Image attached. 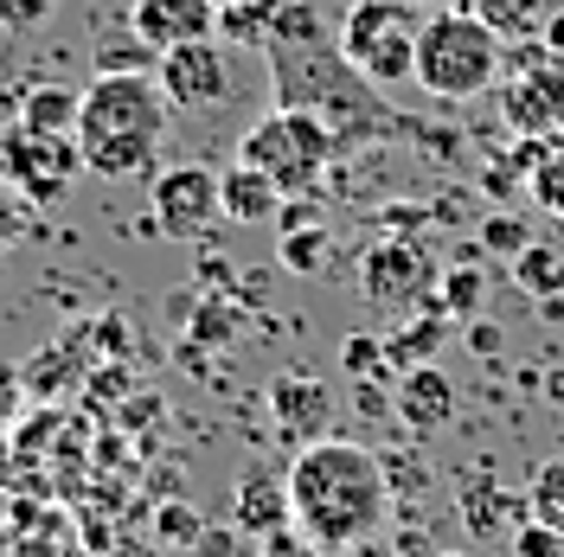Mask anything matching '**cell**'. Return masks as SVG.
Here are the masks:
<instances>
[{
    "label": "cell",
    "mask_w": 564,
    "mask_h": 557,
    "mask_svg": "<svg viewBox=\"0 0 564 557\" xmlns=\"http://www.w3.org/2000/svg\"><path fill=\"white\" fill-rule=\"evenodd\" d=\"M443 557H462V551H443Z\"/></svg>",
    "instance_id": "8d00e7d4"
},
{
    "label": "cell",
    "mask_w": 564,
    "mask_h": 557,
    "mask_svg": "<svg viewBox=\"0 0 564 557\" xmlns=\"http://www.w3.org/2000/svg\"><path fill=\"white\" fill-rule=\"evenodd\" d=\"M238 161H250L257 174L276 179L282 199H302V193H315L321 179L334 174V161H340V141L327 135V122H315L308 109H270V116H257L238 141Z\"/></svg>",
    "instance_id": "5b68a950"
},
{
    "label": "cell",
    "mask_w": 564,
    "mask_h": 557,
    "mask_svg": "<svg viewBox=\"0 0 564 557\" xmlns=\"http://www.w3.org/2000/svg\"><path fill=\"white\" fill-rule=\"evenodd\" d=\"M430 308H436V314H475V308H481V270H468V263H456L449 276L436 282Z\"/></svg>",
    "instance_id": "484cf974"
},
{
    "label": "cell",
    "mask_w": 564,
    "mask_h": 557,
    "mask_svg": "<svg viewBox=\"0 0 564 557\" xmlns=\"http://www.w3.org/2000/svg\"><path fill=\"white\" fill-rule=\"evenodd\" d=\"M0 167L20 193H33L39 206L58 199L70 179L84 174V154H77V135H45V129H7L0 135Z\"/></svg>",
    "instance_id": "9c48e42d"
},
{
    "label": "cell",
    "mask_w": 564,
    "mask_h": 557,
    "mask_svg": "<svg viewBox=\"0 0 564 557\" xmlns=\"http://www.w3.org/2000/svg\"><path fill=\"white\" fill-rule=\"evenodd\" d=\"M167 90L154 70H90L77 97V154L90 179H141L154 174L167 141Z\"/></svg>",
    "instance_id": "3957f363"
},
{
    "label": "cell",
    "mask_w": 564,
    "mask_h": 557,
    "mask_svg": "<svg viewBox=\"0 0 564 557\" xmlns=\"http://www.w3.org/2000/svg\"><path fill=\"white\" fill-rule=\"evenodd\" d=\"M456 7H468L481 26H494V33L507 39H539V26H545V7L539 0H456Z\"/></svg>",
    "instance_id": "44dd1931"
},
{
    "label": "cell",
    "mask_w": 564,
    "mask_h": 557,
    "mask_svg": "<svg viewBox=\"0 0 564 557\" xmlns=\"http://www.w3.org/2000/svg\"><path fill=\"white\" fill-rule=\"evenodd\" d=\"M443 334H449V314L423 308L417 320H404L398 334H386V365H391V372L430 365V359H436V347H443Z\"/></svg>",
    "instance_id": "ac0fdd59"
},
{
    "label": "cell",
    "mask_w": 564,
    "mask_h": 557,
    "mask_svg": "<svg viewBox=\"0 0 564 557\" xmlns=\"http://www.w3.org/2000/svg\"><path fill=\"white\" fill-rule=\"evenodd\" d=\"M154 77H161V90H167V103L186 109V116H206V109L231 103V90H238V70H231V45L212 33V39H186L174 52H161L154 58Z\"/></svg>",
    "instance_id": "52a82bcc"
},
{
    "label": "cell",
    "mask_w": 564,
    "mask_h": 557,
    "mask_svg": "<svg viewBox=\"0 0 564 557\" xmlns=\"http://www.w3.org/2000/svg\"><path fill=\"white\" fill-rule=\"evenodd\" d=\"M129 33L148 52H174L186 39L218 33V7L212 0H129Z\"/></svg>",
    "instance_id": "4fadbf2b"
},
{
    "label": "cell",
    "mask_w": 564,
    "mask_h": 557,
    "mask_svg": "<svg viewBox=\"0 0 564 557\" xmlns=\"http://www.w3.org/2000/svg\"><path fill=\"white\" fill-rule=\"evenodd\" d=\"M340 557H398V551H391L386 538H359V545H347Z\"/></svg>",
    "instance_id": "836d02e7"
},
{
    "label": "cell",
    "mask_w": 564,
    "mask_h": 557,
    "mask_svg": "<svg viewBox=\"0 0 564 557\" xmlns=\"http://www.w3.org/2000/svg\"><path fill=\"white\" fill-rule=\"evenodd\" d=\"M282 488H289L295 538L327 557H340L359 538H379L391 520L386 455H372L366 443H347V436H321L308 449H295Z\"/></svg>",
    "instance_id": "7a4b0ae2"
},
{
    "label": "cell",
    "mask_w": 564,
    "mask_h": 557,
    "mask_svg": "<svg viewBox=\"0 0 564 557\" xmlns=\"http://www.w3.org/2000/svg\"><path fill=\"white\" fill-rule=\"evenodd\" d=\"M77 97L84 90H70V84H33L26 103H20V122L26 129H45V135H70L77 129Z\"/></svg>",
    "instance_id": "d6986e66"
},
{
    "label": "cell",
    "mask_w": 564,
    "mask_h": 557,
    "mask_svg": "<svg viewBox=\"0 0 564 557\" xmlns=\"http://www.w3.org/2000/svg\"><path fill=\"white\" fill-rule=\"evenodd\" d=\"M411 7H417V13H436V7H456V0H411Z\"/></svg>",
    "instance_id": "d590c367"
},
{
    "label": "cell",
    "mask_w": 564,
    "mask_h": 557,
    "mask_svg": "<svg viewBox=\"0 0 564 557\" xmlns=\"http://www.w3.org/2000/svg\"><path fill=\"white\" fill-rule=\"evenodd\" d=\"M527 513H532L539 525H552V532L564 538V455H558V461H545V468L532 474V488H527Z\"/></svg>",
    "instance_id": "cb8c5ba5"
},
{
    "label": "cell",
    "mask_w": 564,
    "mask_h": 557,
    "mask_svg": "<svg viewBox=\"0 0 564 557\" xmlns=\"http://www.w3.org/2000/svg\"><path fill=\"white\" fill-rule=\"evenodd\" d=\"M513 557H564V538L552 532V525L527 520L520 532H513Z\"/></svg>",
    "instance_id": "1f68e13d"
},
{
    "label": "cell",
    "mask_w": 564,
    "mask_h": 557,
    "mask_svg": "<svg viewBox=\"0 0 564 557\" xmlns=\"http://www.w3.org/2000/svg\"><path fill=\"white\" fill-rule=\"evenodd\" d=\"M527 186H532V199L552 211V218H564V129H558V135H539V141H532Z\"/></svg>",
    "instance_id": "ffe728a7"
},
{
    "label": "cell",
    "mask_w": 564,
    "mask_h": 557,
    "mask_svg": "<svg viewBox=\"0 0 564 557\" xmlns=\"http://www.w3.org/2000/svg\"><path fill=\"white\" fill-rule=\"evenodd\" d=\"M340 365H347L352 379H386L391 365H386V340L379 334H352L347 352H340Z\"/></svg>",
    "instance_id": "4316f807"
},
{
    "label": "cell",
    "mask_w": 564,
    "mask_h": 557,
    "mask_svg": "<svg viewBox=\"0 0 564 557\" xmlns=\"http://www.w3.org/2000/svg\"><path fill=\"white\" fill-rule=\"evenodd\" d=\"M513 282H520L527 295H552L564 282V250L558 244H527L513 256Z\"/></svg>",
    "instance_id": "603a6c76"
},
{
    "label": "cell",
    "mask_w": 564,
    "mask_h": 557,
    "mask_svg": "<svg viewBox=\"0 0 564 557\" xmlns=\"http://www.w3.org/2000/svg\"><path fill=\"white\" fill-rule=\"evenodd\" d=\"M154 58H161V52H148V45L129 33L122 45H104V52H97V70H154Z\"/></svg>",
    "instance_id": "f1b7e54d"
},
{
    "label": "cell",
    "mask_w": 564,
    "mask_h": 557,
    "mask_svg": "<svg viewBox=\"0 0 564 557\" xmlns=\"http://www.w3.org/2000/svg\"><path fill=\"white\" fill-rule=\"evenodd\" d=\"M52 7L58 0H0V33H33L52 20Z\"/></svg>",
    "instance_id": "83f0119b"
},
{
    "label": "cell",
    "mask_w": 564,
    "mask_h": 557,
    "mask_svg": "<svg viewBox=\"0 0 564 557\" xmlns=\"http://www.w3.org/2000/svg\"><path fill=\"white\" fill-rule=\"evenodd\" d=\"M539 33H545V52H558V58H564V13H552Z\"/></svg>",
    "instance_id": "e575fe53"
},
{
    "label": "cell",
    "mask_w": 564,
    "mask_h": 557,
    "mask_svg": "<svg viewBox=\"0 0 564 557\" xmlns=\"http://www.w3.org/2000/svg\"><path fill=\"white\" fill-rule=\"evenodd\" d=\"M263 58H270L276 103L308 109L315 122H327V135L340 141V148L398 129L391 109H386V90L366 84V77L340 58V39L321 20L315 0H282L276 20H270V39H263Z\"/></svg>",
    "instance_id": "6da1fadb"
},
{
    "label": "cell",
    "mask_w": 564,
    "mask_h": 557,
    "mask_svg": "<svg viewBox=\"0 0 564 557\" xmlns=\"http://www.w3.org/2000/svg\"><path fill=\"white\" fill-rule=\"evenodd\" d=\"M20 231H26V211H20V206H13V199H7V193H0V250L13 244Z\"/></svg>",
    "instance_id": "d6a6232c"
},
{
    "label": "cell",
    "mask_w": 564,
    "mask_h": 557,
    "mask_svg": "<svg viewBox=\"0 0 564 557\" xmlns=\"http://www.w3.org/2000/svg\"><path fill=\"white\" fill-rule=\"evenodd\" d=\"M276 211H282L276 179L257 174L250 161H231L218 174V218H231V225H276Z\"/></svg>",
    "instance_id": "2e32d148"
},
{
    "label": "cell",
    "mask_w": 564,
    "mask_h": 557,
    "mask_svg": "<svg viewBox=\"0 0 564 557\" xmlns=\"http://www.w3.org/2000/svg\"><path fill=\"white\" fill-rule=\"evenodd\" d=\"M231 525H238L245 538H263V532H276V525H289V488H282L276 474L250 468L245 481L231 488Z\"/></svg>",
    "instance_id": "e0dca14e"
},
{
    "label": "cell",
    "mask_w": 564,
    "mask_h": 557,
    "mask_svg": "<svg viewBox=\"0 0 564 557\" xmlns=\"http://www.w3.org/2000/svg\"><path fill=\"white\" fill-rule=\"evenodd\" d=\"M430 282H436V263L411 238H379L359 256V295L379 302V308H411V302L430 295Z\"/></svg>",
    "instance_id": "8fae6325"
},
{
    "label": "cell",
    "mask_w": 564,
    "mask_h": 557,
    "mask_svg": "<svg viewBox=\"0 0 564 557\" xmlns=\"http://www.w3.org/2000/svg\"><path fill=\"white\" fill-rule=\"evenodd\" d=\"M500 513H513V506H507V500H500V493H494L488 481H481V488H468V493H462V520L475 525V532H488V525L500 520Z\"/></svg>",
    "instance_id": "f546056e"
},
{
    "label": "cell",
    "mask_w": 564,
    "mask_h": 557,
    "mask_svg": "<svg viewBox=\"0 0 564 557\" xmlns=\"http://www.w3.org/2000/svg\"><path fill=\"white\" fill-rule=\"evenodd\" d=\"M276 7L282 0H218V39H225V45H257V52H263Z\"/></svg>",
    "instance_id": "7402d4cb"
},
{
    "label": "cell",
    "mask_w": 564,
    "mask_h": 557,
    "mask_svg": "<svg viewBox=\"0 0 564 557\" xmlns=\"http://www.w3.org/2000/svg\"><path fill=\"white\" fill-rule=\"evenodd\" d=\"M276 256L289 276H321L327 270V218H321L315 193L282 199L276 211Z\"/></svg>",
    "instance_id": "5bb4252c"
},
{
    "label": "cell",
    "mask_w": 564,
    "mask_h": 557,
    "mask_svg": "<svg viewBox=\"0 0 564 557\" xmlns=\"http://www.w3.org/2000/svg\"><path fill=\"white\" fill-rule=\"evenodd\" d=\"M398 417L404 429H417V436H436L443 423L456 417V384L443 379L436 365H411V372H398Z\"/></svg>",
    "instance_id": "9a60e30c"
},
{
    "label": "cell",
    "mask_w": 564,
    "mask_h": 557,
    "mask_svg": "<svg viewBox=\"0 0 564 557\" xmlns=\"http://www.w3.org/2000/svg\"><path fill=\"white\" fill-rule=\"evenodd\" d=\"M154 538H161L167 551H193V545L206 538V520H199L186 500H161V513H154Z\"/></svg>",
    "instance_id": "d4e9b609"
},
{
    "label": "cell",
    "mask_w": 564,
    "mask_h": 557,
    "mask_svg": "<svg viewBox=\"0 0 564 557\" xmlns=\"http://www.w3.org/2000/svg\"><path fill=\"white\" fill-rule=\"evenodd\" d=\"M148 211L161 238H206V225L218 218V174L212 167H161L148 186Z\"/></svg>",
    "instance_id": "30bf717a"
},
{
    "label": "cell",
    "mask_w": 564,
    "mask_h": 557,
    "mask_svg": "<svg viewBox=\"0 0 564 557\" xmlns=\"http://www.w3.org/2000/svg\"><path fill=\"white\" fill-rule=\"evenodd\" d=\"M481 244L500 250V256H520L532 238H527V225H520V218H507V211H500V218H488V225H481Z\"/></svg>",
    "instance_id": "4dcf8cb0"
},
{
    "label": "cell",
    "mask_w": 564,
    "mask_h": 557,
    "mask_svg": "<svg viewBox=\"0 0 564 557\" xmlns=\"http://www.w3.org/2000/svg\"><path fill=\"white\" fill-rule=\"evenodd\" d=\"M270 417H276V436L308 449L334 429V384H321L315 372H282L270 384Z\"/></svg>",
    "instance_id": "7c38bea8"
},
{
    "label": "cell",
    "mask_w": 564,
    "mask_h": 557,
    "mask_svg": "<svg viewBox=\"0 0 564 557\" xmlns=\"http://www.w3.org/2000/svg\"><path fill=\"white\" fill-rule=\"evenodd\" d=\"M500 116H507V129L520 141L558 135L564 129V58L558 52H527L513 65V77H500Z\"/></svg>",
    "instance_id": "ba28073f"
},
{
    "label": "cell",
    "mask_w": 564,
    "mask_h": 557,
    "mask_svg": "<svg viewBox=\"0 0 564 557\" xmlns=\"http://www.w3.org/2000/svg\"><path fill=\"white\" fill-rule=\"evenodd\" d=\"M500 77H507V39L494 26H481L468 7L423 13L417 70H411L417 90H430L436 103H468V97H488Z\"/></svg>",
    "instance_id": "277c9868"
},
{
    "label": "cell",
    "mask_w": 564,
    "mask_h": 557,
    "mask_svg": "<svg viewBox=\"0 0 564 557\" xmlns=\"http://www.w3.org/2000/svg\"><path fill=\"white\" fill-rule=\"evenodd\" d=\"M417 33H423V13L411 0H352L347 13H340V58H347L366 84H411V70H417Z\"/></svg>",
    "instance_id": "8992f818"
}]
</instances>
